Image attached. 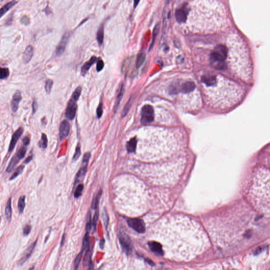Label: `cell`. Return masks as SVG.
<instances>
[{
	"label": "cell",
	"mask_w": 270,
	"mask_h": 270,
	"mask_svg": "<svg viewBox=\"0 0 270 270\" xmlns=\"http://www.w3.org/2000/svg\"><path fill=\"white\" fill-rule=\"evenodd\" d=\"M175 16L182 30L194 33L216 32L223 29L228 21L225 6L216 0L185 2L176 9Z\"/></svg>",
	"instance_id": "obj_1"
},
{
	"label": "cell",
	"mask_w": 270,
	"mask_h": 270,
	"mask_svg": "<svg viewBox=\"0 0 270 270\" xmlns=\"http://www.w3.org/2000/svg\"><path fill=\"white\" fill-rule=\"evenodd\" d=\"M208 61L212 67L236 78L246 82L252 80L253 67L249 48L238 34H229L214 46Z\"/></svg>",
	"instance_id": "obj_2"
},
{
	"label": "cell",
	"mask_w": 270,
	"mask_h": 270,
	"mask_svg": "<svg viewBox=\"0 0 270 270\" xmlns=\"http://www.w3.org/2000/svg\"><path fill=\"white\" fill-rule=\"evenodd\" d=\"M202 96L211 107L225 110L242 100L244 90L236 81L221 73H207L200 78Z\"/></svg>",
	"instance_id": "obj_3"
},
{
	"label": "cell",
	"mask_w": 270,
	"mask_h": 270,
	"mask_svg": "<svg viewBox=\"0 0 270 270\" xmlns=\"http://www.w3.org/2000/svg\"><path fill=\"white\" fill-rule=\"evenodd\" d=\"M247 196L255 208L264 214L270 212V172L265 167L254 172L250 181Z\"/></svg>",
	"instance_id": "obj_4"
},
{
	"label": "cell",
	"mask_w": 270,
	"mask_h": 270,
	"mask_svg": "<svg viewBox=\"0 0 270 270\" xmlns=\"http://www.w3.org/2000/svg\"><path fill=\"white\" fill-rule=\"evenodd\" d=\"M168 94L171 99L188 110L200 108L202 97L194 80L189 78H177L172 81L168 87Z\"/></svg>",
	"instance_id": "obj_5"
},
{
	"label": "cell",
	"mask_w": 270,
	"mask_h": 270,
	"mask_svg": "<svg viewBox=\"0 0 270 270\" xmlns=\"http://www.w3.org/2000/svg\"><path fill=\"white\" fill-rule=\"evenodd\" d=\"M118 237L123 252L128 256L130 255L133 251V244L129 235L124 229L120 227L118 231Z\"/></svg>",
	"instance_id": "obj_6"
},
{
	"label": "cell",
	"mask_w": 270,
	"mask_h": 270,
	"mask_svg": "<svg viewBox=\"0 0 270 270\" xmlns=\"http://www.w3.org/2000/svg\"><path fill=\"white\" fill-rule=\"evenodd\" d=\"M27 151V148L25 146H22L19 149L16 153L12 157L8 167L6 169V172L10 173L13 172L14 168L18 164L21 160L25 158Z\"/></svg>",
	"instance_id": "obj_7"
},
{
	"label": "cell",
	"mask_w": 270,
	"mask_h": 270,
	"mask_svg": "<svg viewBox=\"0 0 270 270\" xmlns=\"http://www.w3.org/2000/svg\"><path fill=\"white\" fill-rule=\"evenodd\" d=\"M154 120V108L150 105H146L143 106L141 111V122L142 124H147L151 123Z\"/></svg>",
	"instance_id": "obj_8"
},
{
	"label": "cell",
	"mask_w": 270,
	"mask_h": 270,
	"mask_svg": "<svg viewBox=\"0 0 270 270\" xmlns=\"http://www.w3.org/2000/svg\"><path fill=\"white\" fill-rule=\"evenodd\" d=\"M127 224L130 227L138 233L143 234L146 231V226L144 221L138 218L127 219Z\"/></svg>",
	"instance_id": "obj_9"
},
{
	"label": "cell",
	"mask_w": 270,
	"mask_h": 270,
	"mask_svg": "<svg viewBox=\"0 0 270 270\" xmlns=\"http://www.w3.org/2000/svg\"><path fill=\"white\" fill-rule=\"evenodd\" d=\"M76 101L70 99L69 100L67 107L65 110V115L68 119L69 120H72L74 119L76 116L77 109V105L76 103Z\"/></svg>",
	"instance_id": "obj_10"
},
{
	"label": "cell",
	"mask_w": 270,
	"mask_h": 270,
	"mask_svg": "<svg viewBox=\"0 0 270 270\" xmlns=\"http://www.w3.org/2000/svg\"><path fill=\"white\" fill-rule=\"evenodd\" d=\"M23 132H24L23 128L20 127H19V128L13 134V135L12 136L11 141H10V143L9 145V147H8V151L9 153H11L13 151L15 147L16 146L18 141H19V139L21 136L23 134Z\"/></svg>",
	"instance_id": "obj_11"
},
{
	"label": "cell",
	"mask_w": 270,
	"mask_h": 270,
	"mask_svg": "<svg viewBox=\"0 0 270 270\" xmlns=\"http://www.w3.org/2000/svg\"><path fill=\"white\" fill-rule=\"evenodd\" d=\"M90 156L91 155H90V154L89 153H86V154H84L83 160H82V166L81 168L80 169V170H79L78 173L77 175L75 183L79 181L80 178H82L86 174V170H87V165H88V163L89 162Z\"/></svg>",
	"instance_id": "obj_12"
},
{
	"label": "cell",
	"mask_w": 270,
	"mask_h": 270,
	"mask_svg": "<svg viewBox=\"0 0 270 270\" xmlns=\"http://www.w3.org/2000/svg\"><path fill=\"white\" fill-rule=\"evenodd\" d=\"M70 132V124L66 120H63L60 125V138L62 141L66 138Z\"/></svg>",
	"instance_id": "obj_13"
},
{
	"label": "cell",
	"mask_w": 270,
	"mask_h": 270,
	"mask_svg": "<svg viewBox=\"0 0 270 270\" xmlns=\"http://www.w3.org/2000/svg\"><path fill=\"white\" fill-rule=\"evenodd\" d=\"M37 243V240H35L34 242H33L32 244H31L27 248V249L25 250V251L24 253L23 254L21 259L19 261V262H18L19 265H21L23 264H24L25 262L27 261V260L30 257L31 255L32 254V253L34 250V249L35 248V246L36 245Z\"/></svg>",
	"instance_id": "obj_14"
},
{
	"label": "cell",
	"mask_w": 270,
	"mask_h": 270,
	"mask_svg": "<svg viewBox=\"0 0 270 270\" xmlns=\"http://www.w3.org/2000/svg\"><path fill=\"white\" fill-rule=\"evenodd\" d=\"M69 38V34L67 33H65L64 35L63 36V37L61 40V41L60 42L59 44L57 46V50H56V54L57 56H60L62 55V53L65 52V49L66 48Z\"/></svg>",
	"instance_id": "obj_15"
},
{
	"label": "cell",
	"mask_w": 270,
	"mask_h": 270,
	"mask_svg": "<svg viewBox=\"0 0 270 270\" xmlns=\"http://www.w3.org/2000/svg\"><path fill=\"white\" fill-rule=\"evenodd\" d=\"M22 100L21 92L17 90L14 94L11 101V108L13 112H16L19 109V103Z\"/></svg>",
	"instance_id": "obj_16"
},
{
	"label": "cell",
	"mask_w": 270,
	"mask_h": 270,
	"mask_svg": "<svg viewBox=\"0 0 270 270\" xmlns=\"http://www.w3.org/2000/svg\"><path fill=\"white\" fill-rule=\"evenodd\" d=\"M148 245L150 250L154 253L158 255H163L162 245L160 243H157L156 242H150L148 243Z\"/></svg>",
	"instance_id": "obj_17"
},
{
	"label": "cell",
	"mask_w": 270,
	"mask_h": 270,
	"mask_svg": "<svg viewBox=\"0 0 270 270\" xmlns=\"http://www.w3.org/2000/svg\"><path fill=\"white\" fill-rule=\"evenodd\" d=\"M33 55V48L32 46H28L23 55V60L25 63H27L30 61Z\"/></svg>",
	"instance_id": "obj_18"
},
{
	"label": "cell",
	"mask_w": 270,
	"mask_h": 270,
	"mask_svg": "<svg viewBox=\"0 0 270 270\" xmlns=\"http://www.w3.org/2000/svg\"><path fill=\"white\" fill-rule=\"evenodd\" d=\"M12 198L10 197L8 198L6 204V208H5V216L7 221H11L12 218Z\"/></svg>",
	"instance_id": "obj_19"
},
{
	"label": "cell",
	"mask_w": 270,
	"mask_h": 270,
	"mask_svg": "<svg viewBox=\"0 0 270 270\" xmlns=\"http://www.w3.org/2000/svg\"><path fill=\"white\" fill-rule=\"evenodd\" d=\"M18 1H13L6 4V5L3 6L2 8L0 9V19L5 14L9 11L13 6H15L16 3H18Z\"/></svg>",
	"instance_id": "obj_20"
},
{
	"label": "cell",
	"mask_w": 270,
	"mask_h": 270,
	"mask_svg": "<svg viewBox=\"0 0 270 270\" xmlns=\"http://www.w3.org/2000/svg\"><path fill=\"white\" fill-rule=\"evenodd\" d=\"M90 236H89V233L86 232L84 236L82 242V248L81 251L84 253H86V252L89 251L90 249Z\"/></svg>",
	"instance_id": "obj_21"
},
{
	"label": "cell",
	"mask_w": 270,
	"mask_h": 270,
	"mask_svg": "<svg viewBox=\"0 0 270 270\" xmlns=\"http://www.w3.org/2000/svg\"><path fill=\"white\" fill-rule=\"evenodd\" d=\"M97 60V58L96 57L94 56L90 58V59L88 60L87 62H86L84 65L82 67V73H86V71L89 70V69L94 65Z\"/></svg>",
	"instance_id": "obj_22"
},
{
	"label": "cell",
	"mask_w": 270,
	"mask_h": 270,
	"mask_svg": "<svg viewBox=\"0 0 270 270\" xmlns=\"http://www.w3.org/2000/svg\"><path fill=\"white\" fill-rule=\"evenodd\" d=\"M25 198L26 196L25 195H21L19 197L18 202V209L19 213H23L25 207Z\"/></svg>",
	"instance_id": "obj_23"
},
{
	"label": "cell",
	"mask_w": 270,
	"mask_h": 270,
	"mask_svg": "<svg viewBox=\"0 0 270 270\" xmlns=\"http://www.w3.org/2000/svg\"><path fill=\"white\" fill-rule=\"evenodd\" d=\"M137 141L136 137L131 139L127 143V149L128 152L133 153L135 152L136 149Z\"/></svg>",
	"instance_id": "obj_24"
},
{
	"label": "cell",
	"mask_w": 270,
	"mask_h": 270,
	"mask_svg": "<svg viewBox=\"0 0 270 270\" xmlns=\"http://www.w3.org/2000/svg\"><path fill=\"white\" fill-rule=\"evenodd\" d=\"M124 94V88L123 84H122L121 86H120L119 93L118 94V95H117V97L116 101V104L115 105V110H117V109L118 108L119 103H120V101L122 100V98Z\"/></svg>",
	"instance_id": "obj_25"
},
{
	"label": "cell",
	"mask_w": 270,
	"mask_h": 270,
	"mask_svg": "<svg viewBox=\"0 0 270 270\" xmlns=\"http://www.w3.org/2000/svg\"><path fill=\"white\" fill-rule=\"evenodd\" d=\"M48 140L47 138V136L44 133H42L41 134V140L38 143V146L41 148L46 149L48 146Z\"/></svg>",
	"instance_id": "obj_26"
},
{
	"label": "cell",
	"mask_w": 270,
	"mask_h": 270,
	"mask_svg": "<svg viewBox=\"0 0 270 270\" xmlns=\"http://www.w3.org/2000/svg\"><path fill=\"white\" fill-rule=\"evenodd\" d=\"M25 168V166L24 165H21V166H19L15 169V172L13 173V174L11 176V177L9 179V180L10 181H12V180L14 179L15 178H16L17 177H18L20 175H21L23 172Z\"/></svg>",
	"instance_id": "obj_27"
},
{
	"label": "cell",
	"mask_w": 270,
	"mask_h": 270,
	"mask_svg": "<svg viewBox=\"0 0 270 270\" xmlns=\"http://www.w3.org/2000/svg\"><path fill=\"white\" fill-rule=\"evenodd\" d=\"M104 38V30L103 26H101L98 30L97 33V40L99 44H102Z\"/></svg>",
	"instance_id": "obj_28"
},
{
	"label": "cell",
	"mask_w": 270,
	"mask_h": 270,
	"mask_svg": "<svg viewBox=\"0 0 270 270\" xmlns=\"http://www.w3.org/2000/svg\"><path fill=\"white\" fill-rule=\"evenodd\" d=\"M10 75L9 69L7 68H2L0 67V79H6Z\"/></svg>",
	"instance_id": "obj_29"
},
{
	"label": "cell",
	"mask_w": 270,
	"mask_h": 270,
	"mask_svg": "<svg viewBox=\"0 0 270 270\" xmlns=\"http://www.w3.org/2000/svg\"><path fill=\"white\" fill-rule=\"evenodd\" d=\"M101 194H102V191H100V192H99L93 198L92 203H91V207L93 209H96L97 208L99 200L100 199V196H101Z\"/></svg>",
	"instance_id": "obj_30"
},
{
	"label": "cell",
	"mask_w": 270,
	"mask_h": 270,
	"mask_svg": "<svg viewBox=\"0 0 270 270\" xmlns=\"http://www.w3.org/2000/svg\"><path fill=\"white\" fill-rule=\"evenodd\" d=\"M145 60V54L143 53L139 54L136 60V68H139L141 65H143Z\"/></svg>",
	"instance_id": "obj_31"
},
{
	"label": "cell",
	"mask_w": 270,
	"mask_h": 270,
	"mask_svg": "<svg viewBox=\"0 0 270 270\" xmlns=\"http://www.w3.org/2000/svg\"><path fill=\"white\" fill-rule=\"evenodd\" d=\"M81 91H82V89H81V88L80 86L77 87L76 90H75V91L73 92V94L72 95L71 99L77 101V100H78L79 98L80 95H81Z\"/></svg>",
	"instance_id": "obj_32"
},
{
	"label": "cell",
	"mask_w": 270,
	"mask_h": 270,
	"mask_svg": "<svg viewBox=\"0 0 270 270\" xmlns=\"http://www.w3.org/2000/svg\"><path fill=\"white\" fill-rule=\"evenodd\" d=\"M90 261H91V252H90V250H89V251H88L86 253H85V256H84V264L86 266H89V265L91 263Z\"/></svg>",
	"instance_id": "obj_33"
},
{
	"label": "cell",
	"mask_w": 270,
	"mask_h": 270,
	"mask_svg": "<svg viewBox=\"0 0 270 270\" xmlns=\"http://www.w3.org/2000/svg\"><path fill=\"white\" fill-rule=\"evenodd\" d=\"M83 254H84L83 252L81 251V252L77 255V257H76L75 261V263H74V270H77V269H78L79 264L81 262V258H82V256Z\"/></svg>",
	"instance_id": "obj_34"
},
{
	"label": "cell",
	"mask_w": 270,
	"mask_h": 270,
	"mask_svg": "<svg viewBox=\"0 0 270 270\" xmlns=\"http://www.w3.org/2000/svg\"><path fill=\"white\" fill-rule=\"evenodd\" d=\"M84 190V185L82 184H80L76 188L75 193V197L76 198H78V197L81 196L82 195V193Z\"/></svg>",
	"instance_id": "obj_35"
},
{
	"label": "cell",
	"mask_w": 270,
	"mask_h": 270,
	"mask_svg": "<svg viewBox=\"0 0 270 270\" xmlns=\"http://www.w3.org/2000/svg\"><path fill=\"white\" fill-rule=\"evenodd\" d=\"M53 81L50 79H49L46 81L45 89H46V93L48 94H50L51 91L52 87L53 86Z\"/></svg>",
	"instance_id": "obj_36"
},
{
	"label": "cell",
	"mask_w": 270,
	"mask_h": 270,
	"mask_svg": "<svg viewBox=\"0 0 270 270\" xmlns=\"http://www.w3.org/2000/svg\"><path fill=\"white\" fill-rule=\"evenodd\" d=\"M91 215L89 213L87 216V221L86 224V232L89 233L91 229Z\"/></svg>",
	"instance_id": "obj_37"
},
{
	"label": "cell",
	"mask_w": 270,
	"mask_h": 270,
	"mask_svg": "<svg viewBox=\"0 0 270 270\" xmlns=\"http://www.w3.org/2000/svg\"><path fill=\"white\" fill-rule=\"evenodd\" d=\"M103 224L105 226V229H107L108 226V223H109V219H108V215L107 212L105 211L104 213L103 214Z\"/></svg>",
	"instance_id": "obj_38"
},
{
	"label": "cell",
	"mask_w": 270,
	"mask_h": 270,
	"mask_svg": "<svg viewBox=\"0 0 270 270\" xmlns=\"http://www.w3.org/2000/svg\"><path fill=\"white\" fill-rule=\"evenodd\" d=\"M31 229H32L31 226L29 224H27L23 228V235L25 236L29 235L31 231Z\"/></svg>",
	"instance_id": "obj_39"
},
{
	"label": "cell",
	"mask_w": 270,
	"mask_h": 270,
	"mask_svg": "<svg viewBox=\"0 0 270 270\" xmlns=\"http://www.w3.org/2000/svg\"><path fill=\"white\" fill-rule=\"evenodd\" d=\"M81 154V150H80V147L79 145H78L77 148H76L75 153L73 156V160H77L79 158V157L80 156Z\"/></svg>",
	"instance_id": "obj_40"
},
{
	"label": "cell",
	"mask_w": 270,
	"mask_h": 270,
	"mask_svg": "<svg viewBox=\"0 0 270 270\" xmlns=\"http://www.w3.org/2000/svg\"><path fill=\"white\" fill-rule=\"evenodd\" d=\"M104 67V62L102 60H99L97 62V65H96V69H97V70L98 72L99 71H101L103 69V68Z\"/></svg>",
	"instance_id": "obj_41"
},
{
	"label": "cell",
	"mask_w": 270,
	"mask_h": 270,
	"mask_svg": "<svg viewBox=\"0 0 270 270\" xmlns=\"http://www.w3.org/2000/svg\"><path fill=\"white\" fill-rule=\"evenodd\" d=\"M98 215H99L98 210H97V211L96 212L95 215L94 217V219H93V221H92V225H93V227H94V229H96V225H97L98 219Z\"/></svg>",
	"instance_id": "obj_42"
},
{
	"label": "cell",
	"mask_w": 270,
	"mask_h": 270,
	"mask_svg": "<svg viewBox=\"0 0 270 270\" xmlns=\"http://www.w3.org/2000/svg\"><path fill=\"white\" fill-rule=\"evenodd\" d=\"M103 104L101 103H100L97 109V116L99 118H100L102 115H103Z\"/></svg>",
	"instance_id": "obj_43"
},
{
	"label": "cell",
	"mask_w": 270,
	"mask_h": 270,
	"mask_svg": "<svg viewBox=\"0 0 270 270\" xmlns=\"http://www.w3.org/2000/svg\"><path fill=\"white\" fill-rule=\"evenodd\" d=\"M30 21L29 18L27 17V16H23L21 20L22 23L23 24V25H29L30 24Z\"/></svg>",
	"instance_id": "obj_44"
},
{
	"label": "cell",
	"mask_w": 270,
	"mask_h": 270,
	"mask_svg": "<svg viewBox=\"0 0 270 270\" xmlns=\"http://www.w3.org/2000/svg\"><path fill=\"white\" fill-rule=\"evenodd\" d=\"M30 143V138H29L28 137H25L24 138L22 139V143H23V146L27 147V146L29 145Z\"/></svg>",
	"instance_id": "obj_45"
},
{
	"label": "cell",
	"mask_w": 270,
	"mask_h": 270,
	"mask_svg": "<svg viewBox=\"0 0 270 270\" xmlns=\"http://www.w3.org/2000/svg\"><path fill=\"white\" fill-rule=\"evenodd\" d=\"M129 103L130 102L128 101V102L127 103L126 105H125L124 109V110H123V111H122V116L124 117V116H126V115L127 114L128 111L129 110Z\"/></svg>",
	"instance_id": "obj_46"
},
{
	"label": "cell",
	"mask_w": 270,
	"mask_h": 270,
	"mask_svg": "<svg viewBox=\"0 0 270 270\" xmlns=\"http://www.w3.org/2000/svg\"><path fill=\"white\" fill-rule=\"evenodd\" d=\"M32 107L33 114H35L38 108V103H37V102L36 101V100H34V101H33V102L32 103Z\"/></svg>",
	"instance_id": "obj_47"
},
{
	"label": "cell",
	"mask_w": 270,
	"mask_h": 270,
	"mask_svg": "<svg viewBox=\"0 0 270 270\" xmlns=\"http://www.w3.org/2000/svg\"><path fill=\"white\" fill-rule=\"evenodd\" d=\"M105 244V240L103 238H101L100 240V242H99V246H100V249H101V250L104 249Z\"/></svg>",
	"instance_id": "obj_48"
},
{
	"label": "cell",
	"mask_w": 270,
	"mask_h": 270,
	"mask_svg": "<svg viewBox=\"0 0 270 270\" xmlns=\"http://www.w3.org/2000/svg\"><path fill=\"white\" fill-rule=\"evenodd\" d=\"M33 160V156H30L27 157V158L25 159L23 163L25 164H29V162L32 161Z\"/></svg>",
	"instance_id": "obj_49"
},
{
	"label": "cell",
	"mask_w": 270,
	"mask_h": 270,
	"mask_svg": "<svg viewBox=\"0 0 270 270\" xmlns=\"http://www.w3.org/2000/svg\"><path fill=\"white\" fill-rule=\"evenodd\" d=\"M139 1H134V8H135L137 6H138V3H139Z\"/></svg>",
	"instance_id": "obj_50"
},
{
	"label": "cell",
	"mask_w": 270,
	"mask_h": 270,
	"mask_svg": "<svg viewBox=\"0 0 270 270\" xmlns=\"http://www.w3.org/2000/svg\"><path fill=\"white\" fill-rule=\"evenodd\" d=\"M34 266H32L29 270H34Z\"/></svg>",
	"instance_id": "obj_51"
}]
</instances>
